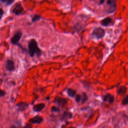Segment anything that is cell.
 Instances as JSON below:
<instances>
[{
    "label": "cell",
    "instance_id": "6da1fadb",
    "mask_svg": "<svg viewBox=\"0 0 128 128\" xmlns=\"http://www.w3.org/2000/svg\"><path fill=\"white\" fill-rule=\"evenodd\" d=\"M29 52L32 57L35 54L39 56L41 54V51L38 47L37 43L35 40H31L29 43Z\"/></svg>",
    "mask_w": 128,
    "mask_h": 128
},
{
    "label": "cell",
    "instance_id": "7a4b0ae2",
    "mask_svg": "<svg viewBox=\"0 0 128 128\" xmlns=\"http://www.w3.org/2000/svg\"><path fill=\"white\" fill-rule=\"evenodd\" d=\"M92 34L97 39H101L105 35V32L101 28H96L93 30Z\"/></svg>",
    "mask_w": 128,
    "mask_h": 128
},
{
    "label": "cell",
    "instance_id": "3957f363",
    "mask_svg": "<svg viewBox=\"0 0 128 128\" xmlns=\"http://www.w3.org/2000/svg\"><path fill=\"white\" fill-rule=\"evenodd\" d=\"M107 5L109 6V8L107 10L108 13H112L115 11L116 9V1H107Z\"/></svg>",
    "mask_w": 128,
    "mask_h": 128
},
{
    "label": "cell",
    "instance_id": "277c9868",
    "mask_svg": "<svg viewBox=\"0 0 128 128\" xmlns=\"http://www.w3.org/2000/svg\"><path fill=\"white\" fill-rule=\"evenodd\" d=\"M22 36V33L21 32H18L14 35L11 39V42L13 44H17L20 40Z\"/></svg>",
    "mask_w": 128,
    "mask_h": 128
},
{
    "label": "cell",
    "instance_id": "5b68a950",
    "mask_svg": "<svg viewBox=\"0 0 128 128\" xmlns=\"http://www.w3.org/2000/svg\"><path fill=\"white\" fill-rule=\"evenodd\" d=\"M43 121V119L41 116H37L31 119L30 120V122L32 123V124H39L41 123Z\"/></svg>",
    "mask_w": 128,
    "mask_h": 128
},
{
    "label": "cell",
    "instance_id": "8992f818",
    "mask_svg": "<svg viewBox=\"0 0 128 128\" xmlns=\"http://www.w3.org/2000/svg\"><path fill=\"white\" fill-rule=\"evenodd\" d=\"M103 99L104 102H108L110 104L113 103L114 101V97L110 94H108L106 95H104L103 97Z\"/></svg>",
    "mask_w": 128,
    "mask_h": 128
},
{
    "label": "cell",
    "instance_id": "52a82bcc",
    "mask_svg": "<svg viewBox=\"0 0 128 128\" xmlns=\"http://www.w3.org/2000/svg\"><path fill=\"white\" fill-rule=\"evenodd\" d=\"M23 11V8L20 4H18L16 5L15 8H14L12 12L16 15H19Z\"/></svg>",
    "mask_w": 128,
    "mask_h": 128
},
{
    "label": "cell",
    "instance_id": "ba28073f",
    "mask_svg": "<svg viewBox=\"0 0 128 128\" xmlns=\"http://www.w3.org/2000/svg\"><path fill=\"white\" fill-rule=\"evenodd\" d=\"M6 67L9 71H13L15 70V65H14L13 61L11 60H7L6 64Z\"/></svg>",
    "mask_w": 128,
    "mask_h": 128
},
{
    "label": "cell",
    "instance_id": "9c48e42d",
    "mask_svg": "<svg viewBox=\"0 0 128 128\" xmlns=\"http://www.w3.org/2000/svg\"><path fill=\"white\" fill-rule=\"evenodd\" d=\"M54 102L61 106H64L67 103V100L62 98H57L55 99Z\"/></svg>",
    "mask_w": 128,
    "mask_h": 128
},
{
    "label": "cell",
    "instance_id": "30bf717a",
    "mask_svg": "<svg viewBox=\"0 0 128 128\" xmlns=\"http://www.w3.org/2000/svg\"><path fill=\"white\" fill-rule=\"evenodd\" d=\"M45 107L44 104H39L36 105H35L33 107V110L36 112H39L41 111Z\"/></svg>",
    "mask_w": 128,
    "mask_h": 128
},
{
    "label": "cell",
    "instance_id": "8fae6325",
    "mask_svg": "<svg viewBox=\"0 0 128 128\" xmlns=\"http://www.w3.org/2000/svg\"><path fill=\"white\" fill-rule=\"evenodd\" d=\"M112 19L110 18H106L103 19L101 22V24L103 26H108L112 22Z\"/></svg>",
    "mask_w": 128,
    "mask_h": 128
},
{
    "label": "cell",
    "instance_id": "7c38bea8",
    "mask_svg": "<svg viewBox=\"0 0 128 128\" xmlns=\"http://www.w3.org/2000/svg\"><path fill=\"white\" fill-rule=\"evenodd\" d=\"M73 117V114L72 113L69 112H65L63 114V118L64 119H71Z\"/></svg>",
    "mask_w": 128,
    "mask_h": 128
},
{
    "label": "cell",
    "instance_id": "4fadbf2b",
    "mask_svg": "<svg viewBox=\"0 0 128 128\" xmlns=\"http://www.w3.org/2000/svg\"><path fill=\"white\" fill-rule=\"evenodd\" d=\"M127 91V88L125 86H122L118 89V94L119 95H123L126 93Z\"/></svg>",
    "mask_w": 128,
    "mask_h": 128
},
{
    "label": "cell",
    "instance_id": "5bb4252c",
    "mask_svg": "<svg viewBox=\"0 0 128 128\" xmlns=\"http://www.w3.org/2000/svg\"><path fill=\"white\" fill-rule=\"evenodd\" d=\"M67 94L69 95V96L71 97H75L76 94V91L74 90L69 89L67 91Z\"/></svg>",
    "mask_w": 128,
    "mask_h": 128
},
{
    "label": "cell",
    "instance_id": "9a60e30c",
    "mask_svg": "<svg viewBox=\"0 0 128 128\" xmlns=\"http://www.w3.org/2000/svg\"><path fill=\"white\" fill-rule=\"evenodd\" d=\"M88 97L87 96V95L85 93H83L82 97V102L83 103H85L88 100Z\"/></svg>",
    "mask_w": 128,
    "mask_h": 128
},
{
    "label": "cell",
    "instance_id": "2e32d148",
    "mask_svg": "<svg viewBox=\"0 0 128 128\" xmlns=\"http://www.w3.org/2000/svg\"><path fill=\"white\" fill-rule=\"evenodd\" d=\"M122 103L123 105H126L128 104V96H126L124 99L123 100Z\"/></svg>",
    "mask_w": 128,
    "mask_h": 128
},
{
    "label": "cell",
    "instance_id": "e0dca14e",
    "mask_svg": "<svg viewBox=\"0 0 128 128\" xmlns=\"http://www.w3.org/2000/svg\"><path fill=\"white\" fill-rule=\"evenodd\" d=\"M41 18V16L39 15H35L34 17L33 18L32 21L33 22H36L40 20V19Z\"/></svg>",
    "mask_w": 128,
    "mask_h": 128
},
{
    "label": "cell",
    "instance_id": "ac0fdd59",
    "mask_svg": "<svg viewBox=\"0 0 128 128\" xmlns=\"http://www.w3.org/2000/svg\"><path fill=\"white\" fill-rule=\"evenodd\" d=\"M51 111H52V112H58L60 111V109H59V108H58L57 107L54 106L52 108Z\"/></svg>",
    "mask_w": 128,
    "mask_h": 128
},
{
    "label": "cell",
    "instance_id": "d6986e66",
    "mask_svg": "<svg viewBox=\"0 0 128 128\" xmlns=\"http://www.w3.org/2000/svg\"><path fill=\"white\" fill-rule=\"evenodd\" d=\"M81 100V96L80 95H77L76 96L75 98V100L77 103H79Z\"/></svg>",
    "mask_w": 128,
    "mask_h": 128
},
{
    "label": "cell",
    "instance_id": "ffe728a7",
    "mask_svg": "<svg viewBox=\"0 0 128 128\" xmlns=\"http://www.w3.org/2000/svg\"><path fill=\"white\" fill-rule=\"evenodd\" d=\"M3 14H4V11L3 10H2V9H0V19H1L2 16L3 15Z\"/></svg>",
    "mask_w": 128,
    "mask_h": 128
},
{
    "label": "cell",
    "instance_id": "44dd1931",
    "mask_svg": "<svg viewBox=\"0 0 128 128\" xmlns=\"http://www.w3.org/2000/svg\"><path fill=\"white\" fill-rule=\"evenodd\" d=\"M5 94V92L4 91H0V98L4 96Z\"/></svg>",
    "mask_w": 128,
    "mask_h": 128
},
{
    "label": "cell",
    "instance_id": "7402d4cb",
    "mask_svg": "<svg viewBox=\"0 0 128 128\" xmlns=\"http://www.w3.org/2000/svg\"><path fill=\"white\" fill-rule=\"evenodd\" d=\"M24 128H32V127L30 125H27L25 127H24Z\"/></svg>",
    "mask_w": 128,
    "mask_h": 128
},
{
    "label": "cell",
    "instance_id": "603a6c76",
    "mask_svg": "<svg viewBox=\"0 0 128 128\" xmlns=\"http://www.w3.org/2000/svg\"><path fill=\"white\" fill-rule=\"evenodd\" d=\"M75 128V127H70V128Z\"/></svg>",
    "mask_w": 128,
    "mask_h": 128
}]
</instances>
